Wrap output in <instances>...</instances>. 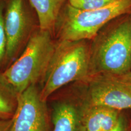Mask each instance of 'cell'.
<instances>
[{"mask_svg":"<svg viewBox=\"0 0 131 131\" xmlns=\"http://www.w3.org/2000/svg\"><path fill=\"white\" fill-rule=\"evenodd\" d=\"M131 72V12L106 24L90 40V77Z\"/></svg>","mask_w":131,"mask_h":131,"instance_id":"cell-1","label":"cell"},{"mask_svg":"<svg viewBox=\"0 0 131 131\" xmlns=\"http://www.w3.org/2000/svg\"><path fill=\"white\" fill-rule=\"evenodd\" d=\"M89 77L90 40L57 41L40 85L41 98L47 101L52 94L63 87L84 81Z\"/></svg>","mask_w":131,"mask_h":131,"instance_id":"cell-2","label":"cell"},{"mask_svg":"<svg viewBox=\"0 0 131 131\" xmlns=\"http://www.w3.org/2000/svg\"><path fill=\"white\" fill-rule=\"evenodd\" d=\"M131 12V0H119L106 7L81 10L66 1L57 18L53 37L57 41L91 40L106 24Z\"/></svg>","mask_w":131,"mask_h":131,"instance_id":"cell-3","label":"cell"},{"mask_svg":"<svg viewBox=\"0 0 131 131\" xmlns=\"http://www.w3.org/2000/svg\"><path fill=\"white\" fill-rule=\"evenodd\" d=\"M56 42L50 32L39 29L21 55L1 72L3 78L18 94L32 85L41 84Z\"/></svg>","mask_w":131,"mask_h":131,"instance_id":"cell-4","label":"cell"},{"mask_svg":"<svg viewBox=\"0 0 131 131\" xmlns=\"http://www.w3.org/2000/svg\"><path fill=\"white\" fill-rule=\"evenodd\" d=\"M76 83L86 106H104L119 111L131 110V72L99 73Z\"/></svg>","mask_w":131,"mask_h":131,"instance_id":"cell-5","label":"cell"},{"mask_svg":"<svg viewBox=\"0 0 131 131\" xmlns=\"http://www.w3.org/2000/svg\"><path fill=\"white\" fill-rule=\"evenodd\" d=\"M4 25L6 49L3 70L16 60L40 29L37 13L29 0H4Z\"/></svg>","mask_w":131,"mask_h":131,"instance_id":"cell-6","label":"cell"},{"mask_svg":"<svg viewBox=\"0 0 131 131\" xmlns=\"http://www.w3.org/2000/svg\"><path fill=\"white\" fill-rule=\"evenodd\" d=\"M72 84L47 100L50 104V131H86V106L77 83Z\"/></svg>","mask_w":131,"mask_h":131,"instance_id":"cell-7","label":"cell"},{"mask_svg":"<svg viewBox=\"0 0 131 131\" xmlns=\"http://www.w3.org/2000/svg\"><path fill=\"white\" fill-rule=\"evenodd\" d=\"M47 101L40 96V85L29 86L18 95L10 131H50Z\"/></svg>","mask_w":131,"mask_h":131,"instance_id":"cell-8","label":"cell"},{"mask_svg":"<svg viewBox=\"0 0 131 131\" xmlns=\"http://www.w3.org/2000/svg\"><path fill=\"white\" fill-rule=\"evenodd\" d=\"M121 112L104 106H86V131H111L117 123Z\"/></svg>","mask_w":131,"mask_h":131,"instance_id":"cell-9","label":"cell"},{"mask_svg":"<svg viewBox=\"0 0 131 131\" xmlns=\"http://www.w3.org/2000/svg\"><path fill=\"white\" fill-rule=\"evenodd\" d=\"M38 16L40 29L53 36L55 23L66 0H29Z\"/></svg>","mask_w":131,"mask_h":131,"instance_id":"cell-10","label":"cell"},{"mask_svg":"<svg viewBox=\"0 0 131 131\" xmlns=\"http://www.w3.org/2000/svg\"><path fill=\"white\" fill-rule=\"evenodd\" d=\"M18 95L0 72V119L12 118L17 106Z\"/></svg>","mask_w":131,"mask_h":131,"instance_id":"cell-11","label":"cell"},{"mask_svg":"<svg viewBox=\"0 0 131 131\" xmlns=\"http://www.w3.org/2000/svg\"><path fill=\"white\" fill-rule=\"evenodd\" d=\"M119 0H67L72 7L81 10L99 9L109 6Z\"/></svg>","mask_w":131,"mask_h":131,"instance_id":"cell-12","label":"cell"},{"mask_svg":"<svg viewBox=\"0 0 131 131\" xmlns=\"http://www.w3.org/2000/svg\"><path fill=\"white\" fill-rule=\"evenodd\" d=\"M6 39L4 25V0H0V72L4 69Z\"/></svg>","mask_w":131,"mask_h":131,"instance_id":"cell-13","label":"cell"},{"mask_svg":"<svg viewBox=\"0 0 131 131\" xmlns=\"http://www.w3.org/2000/svg\"><path fill=\"white\" fill-rule=\"evenodd\" d=\"M111 131H131V116L126 111H122L118 119Z\"/></svg>","mask_w":131,"mask_h":131,"instance_id":"cell-14","label":"cell"},{"mask_svg":"<svg viewBox=\"0 0 131 131\" xmlns=\"http://www.w3.org/2000/svg\"><path fill=\"white\" fill-rule=\"evenodd\" d=\"M11 124L12 118L10 119H0V131H10Z\"/></svg>","mask_w":131,"mask_h":131,"instance_id":"cell-15","label":"cell"}]
</instances>
